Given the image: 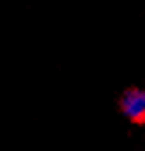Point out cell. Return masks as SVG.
Returning a JSON list of instances; mask_svg holds the SVG:
<instances>
[{
    "label": "cell",
    "instance_id": "6da1fadb",
    "mask_svg": "<svg viewBox=\"0 0 145 151\" xmlns=\"http://www.w3.org/2000/svg\"><path fill=\"white\" fill-rule=\"evenodd\" d=\"M122 116L133 123H145V88L131 86L122 91L119 99Z\"/></svg>",
    "mask_w": 145,
    "mask_h": 151
}]
</instances>
